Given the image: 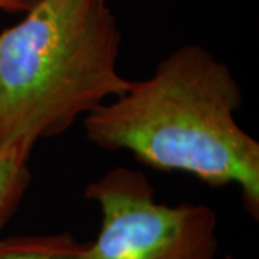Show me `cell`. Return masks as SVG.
Here are the masks:
<instances>
[{
	"instance_id": "1",
	"label": "cell",
	"mask_w": 259,
	"mask_h": 259,
	"mask_svg": "<svg viewBox=\"0 0 259 259\" xmlns=\"http://www.w3.org/2000/svg\"><path fill=\"white\" fill-rule=\"evenodd\" d=\"M243 95L228 65L200 45H185L154 74L83 117L87 139L125 150L158 171H182L212 187L233 185L259 216V143L236 121Z\"/></svg>"
},
{
	"instance_id": "2",
	"label": "cell",
	"mask_w": 259,
	"mask_h": 259,
	"mask_svg": "<svg viewBox=\"0 0 259 259\" xmlns=\"http://www.w3.org/2000/svg\"><path fill=\"white\" fill-rule=\"evenodd\" d=\"M107 0H37L0 32V147L64 134L130 83Z\"/></svg>"
},
{
	"instance_id": "3",
	"label": "cell",
	"mask_w": 259,
	"mask_h": 259,
	"mask_svg": "<svg viewBox=\"0 0 259 259\" xmlns=\"http://www.w3.org/2000/svg\"><path fill=\"white\" fill-rule=\"evenodd\" d=\"M101 212L79 259H216L218 214L203 203H158L147 176L115 167L85 187Z\"/></svg>"
},
{
	"instance_id": "4",
	"label": "cell",
	"mask_w": 259,
	"mask_h": 259,
	"mask_svg": "<svg viewBox=\"0 0 259 259\" xmlns=\"http://www.w3.org/2000/svg\"><path fill=\"white\" fill-rule=\"evenodd\" d=\"M32 150L22 144L0 147V229L18 210L30 185L28 160Z\"/></svg>"
},
{
	"instance_id": "5",
	"label": "cell",
	"mask_w": 259,
	"mask_h": 259,
	"mask_svg": "<svg viewBox=\"0 0 259 259\" xmlns=\"http://www.w3.org/2000/svg\"><path fill=\"white\" fill-rule=\"evenodd\" d=\"M83 248L71 233L12 236L0 241V259H79Z\"/></svg>"
},
{
	"instance_id": "6",
	"label": "cell",
	"mask_w": 259,
	"mask_h": 259,
	"mask_svg": "<svg viewBox=\"0 0 259 259\" xmlns=\"http://www.w3.org/2000/svg\"><path fill=\"white\" fill-rule=\"evenodd\" d=\"M37 0H0V10L9 13H26Z\"/></svg>"
},
{
	"instance_id": "7",
	"label": "cell",
	"mask_w": 259,
	"mask_h": 259,
	"mask_svg": "<svg viewBox=\"0 0 259 259\" xmlns=\"http://www.w3.org/2000/svg\"><path fill=\"white\" fill-rule=\"evenodd\" d=\"M216 259H218V258H216ZM225 259H233V258H231V256H226V258H225Z\"/></svg>"
}]
</instances>
